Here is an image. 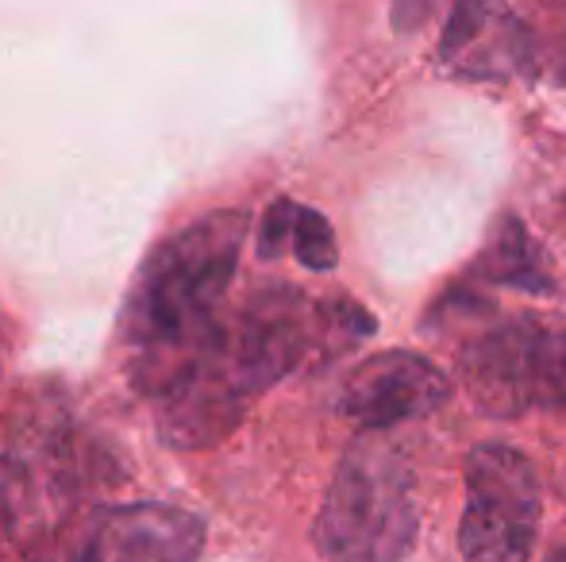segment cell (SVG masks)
<instances>
[{"label":"cell","instance_id":"cell-6","mask_svg":"<svg viewBox=\"0 0 566 562\" xmlns=\"http://www.w3.org/2000/svg\"><path fill=\"white\" fill-rule=\"evenodd\" d=\"M451 393V378L432 359L417 351H381L350 370L336 405L366 432H386L440 413Z\"/></svg>","mask_w":566,"mask_h":562},{"label":"cell","instance_id":"cell-5","mask_svg":"<svg viewBox=\"0 0 566 562\" xmlns=\"http://www.w3.org/2000/svg\"><path fill=\"white\" fill-rule=\"evenodd\" d=\"M544 520L536 466L505 443H482L467 455V509L459 551L467 559L521 562L532 555Z\"/></svg>","mask_w":566,"mask_h":562},{"label":"cell","instance_id":"cell-8","mask_svg":"<svg viewBox=\"0 0 566 562\" xmlns=\"http://www.w3.org/2000/svg\"><path fill=\"white\" fill-rule=\"evenodd\" d=\"M74 497V470L62 447H12L0 455V528L35 536L31 528L59 524Z\"/></svg>","mask_w":566,"mask_h":562},{"label":"cell","instance_id":"cell-3","mask_svg":"<svg viewBox=\"0 0 566 562\" xmlns=\"http://www.w3.org/2000/svg\"><path fill=\"white\" fill-rule=\"evenodd\" d=\"M417 481L394 443L358 435L313 524V543L328 559H405L417 548Z\"/></svg>","mask_w":566,"mask_h":562},{"label":"cell","instance_id":"cell-1","mask_svg":"<svg viewBox=\"0 0 566 562\" xmlns=\"http://www.w3.org/2000/svg\"><path fill=\"white\" fill-rule=\"evenodd\" d=\"M370 336L374 316L355 300H313L293 285H270L220 320L193 362L158 393V435L178 450L212 447L270 385L293 370L328 367Z\"/></svg>","mask_w":566,"mask_h":562},{"label":"cell","instance_id":"cell-2","mask_svg":"<svg viewBox=\"0 0 566 562\" xmlns=\"http://www.w3.org/2000/svg\"><path fill=\"white\" fill-rule=\"evenodd\" d=\"M247 227V212H209L158 243L135 274L119 316V359L139 393L158 397L209 343Z\"/></svg>","mask_w":566,"mask_h":562},{"label":"cell","instance_id":"cell-7","mask_svg":"<svg viewBox=\"0 0 566 562\" xmlns=\"http://www.w3.org/2000/svg\"><path fill=\"white\" fill-rule=\"evenodd\" d=\"M436 62L470 82L532 70V31L501 0H454Z\"/></svg>","mask_w":566,"mask_h":562},{"label":"cell","instance_id":"cell-4","mask_svg":"<svg viewBox=\"0 0 566 562\" xmlns=\"http://www.w3.org/2000/svg\"><path fill=\"white\" fill-rule=\"evenodd\" d=\"M478 328L454 347L470 397L490 416L566 409V328L532 312L482 305Z\"/></svg>","mask_w":566,"mask_h":562},{"label":"cell","instance_id":"cell-12","mask_svg":"<svg viewBox=\"0 0 566 562\" xmlns=\"http://www.w3.org/2000/svg\"><path fill=\"white\" fill-rule=\"evenodd\" d=\"M290 220H293L290 197H277V201L262 212V224H259V255L262 258L285 255V247H290Z\"/></svg>","mask_w":566,"mask_h":562},{"label":"cell","instance_id":"cell-11","mask_svg":"<svg viewBox=\"0 0 566 562\" xmlns=\"http://www.w3.org/2000/svg\"><path fill=\"white\" fill-rule=\"evenodd\" d=\"M290 251L305 271L313 274H328L336 271L339 263V243L336 232H332L328 216L308 204L293 201V220H290Z\"/></svg>","mask_w":566,"mask_h":562},{"label":"cell","instance_id":"cell-10","mask_svg":"<svg viewBox=\"0 0 566 562\" xmlns=\"http://www.w3.org/2000/svg\"><path fill=\"white\" fill-rule=\"evenodd\" d=\"M467 282L505 285V289L524 293H555V274L547 271L544 255H539V247L532 243V235L524 232V224L516 216L497 220L490 243L467 271Z\"/></svg>","mask_w":566,"mask_h":562},{"label":"cell","instance_id":"cell-13","mask_svg":"<svg viewBox=\"0 0 566 562\" xmlns=\"http://www.w3.org/2000/svg\"><path fill=\"white\" fill-rule=\"evenodd\" d=\"M440 4L443 0H394V28L401 35H412V31H420L440 12Z\"/></svg>","mask_w":566,"mask_h":562},{"label":"cell","instance_id":"cell-9","mask_svg":"<svg viewBox=\"0 0 566 562\" xmlns=\"http://www.w3.org/2000/svg\"><path fill=\"white\" fill-rule=\"evenodd\" d=\"M205 548V524L178 505H127L108 512L93 540L82 548L85 559H193Z\"/></svg>","mask_w":566,"mask_h":562}]
</instances>
